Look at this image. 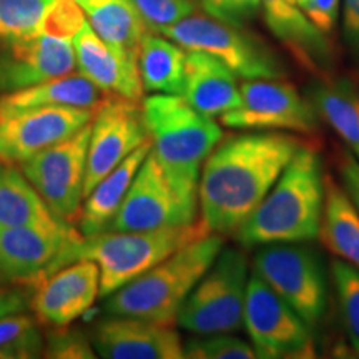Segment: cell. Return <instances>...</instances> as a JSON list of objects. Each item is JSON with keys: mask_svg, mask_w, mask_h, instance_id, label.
<instances>
[{"mask_svg": "<svg viewBox=\"0 0 359 359\" xmlns=\"http://www.w3.org/2000/svg\"><path fill=\"white\" fill-rule=\"evenodd\" d=\"M302 142L288 133L231 135L213 148L200 173L201 223L210 233L230 235L257 210Z\"/></svg>", "mask_w": 359, "mask_h": 359, "instance_id": "6da1fadb", "label": "cell"}, {"mask_svg": "<svg viewBox=\"0 0 359 359\" xmlns=\"http://www.w3.org/2000/svg\"><path fill=\"white\" fill-rule=\"evenodd\" d=\"M325 180L318 151L302 143L262 203L235 231L238 243L253 248L316 240L325 210Z\"/></svg>", "mask_w": 359, "mask_h": 359, "instance_id": "7a4b0ae2", "label": "cell"}, {"mask_svg": "<svg viewBox=\"0 0 359 359\" xmlns=\"http://www.w3.org/2000/svg\"><path fill=\"white\" fill-rule=\"evenodd\" d=\"M151 150L182 203L198 212L200 173L205 160L222 142L212 116L195 110L183 95L154 93L142 107Z\"/></svg>", "mask_w": 359, "mask_h": 359, "instance_id": "3957f363", "label": "cell"}, {"mask_svg": "<svg viewBox=\"0 0 359 359\" xmlns=\"http://www.w3.org/2000/svg\"><path fill=\"white\" fill-rule=\"evenodd\" d=\"M222 250L223 235L206 233L196 238L111 293L103 309L109 316L140 318L173 326L188 294Z\"/></svg>", "mask_w": 359, "mask_h": 359, "instance_id": "277c9868", "label": "cell"}, {"mask_svg": "<svg viewBox=\"0 0 359 359\" xmlns=\"http://www.w3.org/2000/svg\"><path fill=\"white\" fill-rule=\"evenodd\" d=\"M206 233L210 231L203 223L195 222L158 231H102L82 236L65 246L52 273L79 259H90L100 269V298H109L173 251Z\"/></svg>", "mask_w": 359, "mask_h": 359, "instance_id": "5b68a950", "label": "cell"}, {"mask_svg": "<svg viewBox=\"0 0 359 359\" xmlns=\"http://www.w3.org/2000/svg\"><path fill=\"white\" fill-rule=\"evenodd\" d=\"M248 259L240 250L219 251L180 308L177 325L193 334L233 333L243 325Z\"/></svg>", "mask_w": 359, "mask_h": 359, "instance_id": "8992f818", "label": "cell"}, {"mask_svg": "<svg viewBox=\"0 0 359 359\" xmlns=\"http://www.w3.org/2000/svg\"><path fill=\"white\" fill-rule=\"evenodd\" d=\"M185 50L218 58L243 80H276L286 75L281 58L262 39L213 17L190 15L160 32Z\"/></svg>", "mask_w": 359, "mask_h": 359, "instance_id": "52a82bcc", "label": "cell"}, {"mask_svg": "<svg viewBox=\"0 0 359 359\" xmlns=\"http://www.w3.org/2000/svg\"><path fill=\"white\" fill-rule=\"evenodd\" d=\"M255 273L302 320L316 327L327 306V281L320 255L304 243L266 245L255 255Z\"/></svg>", "mask_w": 359, "mask_h": 359, "instance_id": "ba28073f", "label": "cell"}, {"mask_svg": "<svg viewBox=\"0 0 359 359\" xmlns=\"http://www.w3.org/2000/svg\"><path fill=\"white\" fill-rule=\"evenodd\" d=\"M90 130L92 123L20 163L22 173L50 212L70 224L77 222L82 212Z\"/></svg>", "mask_w": 359, "mask_h": 359, "instance_id": "9c48e42d", "label": "cell"}, {"mask_svg": "<svg viewBox=\"0 0 359 359\" xmlns=\"http://www.w3.org/2000/svg\"><path fill=\"white\" fill-rule=\"evenodd\" d=\"M243 325L257 358L313 356L311 327L257 273L248 278Z\"/></svg>", "mask_w": 359, "mask_h": 359, "instance_id": "30bf717a", "label": "cell"}, {"mask_svg": "<svg viewBox=\"0 0 359 359\" xmlns=\"http://www.w3.org/2000/svg\"><path fill=\"white\" fill-rule=\"evenodd\" d=\"M241 102L219 116V123L236 130H290L314 133L318 114L293 83L276 80H245Z\"/></svg>", "mask_w": 359, "mask_h": 359, "instance_id": "8fae6325", "label": "cell"}, {"mask_svg": "<svg viewBox=\"0 0 359 359\" xmlns=\"http://www.w3.org/2000/svg\"><path fill=\"white\" fill-rule=\"evenodd\" d=\"M195 219L196 213L178 198L151 150L105 231H158L187 226Z\"/></svg>", "mask_w": 359, "mask_h": 359, "instance_id": "7c38bea8", "label": "cell"}, {"mask_svg": "<svg viewBox=\"0 0 359 359\" xmlns=\"http://www.w3.org/2000/svg\"><path fill=\"white\" fill-rule=\"evenodd\" d=\"M143 111L138 102L122 97L103 98L92 118L83 196L148 140Z\"/></svg>", "mask_w": 359, "mask_h": 359, "instance_id": "4fadbf2b", "label": "cell"}, {"mask_svg": "<svg viewBox=\"0 0 359 359\" xmlns=\"http://www.w3.org/2000/svg\"><path fill=\"white\" fill-rule=\"evenodd\" d=\"M95 110L42 105L0 115V161L20 165L45 148L70 138L92 122Z\"/></svg>", "mask_w": 359, "mask_h": 359, "instance_id": "5bb4252c", "label": "cell"}, {"mask_svg": "<svg viewBox=\"0 0 359 359\" xmlns=\"http://www.w3.org/2000/svg\"><path fill=\"white\" fill-rule=\"evenodd\" d=\"M82 236L67 222L4 228L0 230V278L34 286L50 275L65 246Z\"/></svg>", "mask_w": 359, "mask_h": 359, "instance_id": "9a60e30c", "label": "cell"}, {"mask_svg": "<svg viewBox=\"0 0 359 359\" xmlns=\"http://www.w3.org/2000/svg\"><path fill=\"white\" fill-rule=\"evenodd\" d=\"M32 288L30 308L37 320L53 327L69 326L100 296V269L90 259H79L45 276Z\"/></svg>", "mask_w": 359, "mask_h": 359, "instance_id": "2e32d148", "label": "cell"}, {"mask_svg": "<svg viewBox=\"0 0 359 359\" xmlns=\"http://www.w3.org/2000/svg\"><path fill=\"white\" fill-rule=\"evenodd\" d=\"M75 67L69 40L37 34L7 42L0 50V92L12 93L47 80L69 75Z\"/></svg>", "mask_w": 359, "mask_h": 359, "instance_id": "e0dca14e", "label": "cell"}, {"mask_svg": "<svg viewBox=\"0 0 359 359\" xmlns=\"http://www.w3.org/2000/svg\"><path fill=\"white\" fill-rule=\"evenodd\" d=\"M92 344L105 359H183L182 338L173 326L140 318L109 316L93 330Z\"/></svg>", "mask_w": 359, "mask_h": 359, "instance_id": "ac0fdd59", "label": "cell"}, {"mask_svg": "<svg viewBox=\"0 0 359 359\" xmlns=\"http://www.w3.org/2000/svg\"><path fill=\"white\" fill-rule=\"evenodd\" d=\"M75 52V64L80 74L95 83L105 95L122 97L140 102L143 83L138 70V58L115 50L85 24L72 40Z\"/></svg>", "mask_w": 359, "mask_h": 359, "instance_id": "d6986e66", "label": "cell"}, {"mask_svg": "<svg viewBox=\"0 0 359 359\" xmlns=\"http://www.w3.org/2000/svg\"><path fill=\"white\" fill-rule=\"evenodd\" d=\"M262 11L271 34L304 69L327 74L333 65V50L326 34L314 27L294 0H262Z\"/></svg>", "mask_w": 359, "mask_h": 359, "instance_id": "ffe728a7", "label": "cell"}, {"mask_svg": "<svg viewBox=\"0 0 359 359\" xmlns=\"http://www.w3.org/2000/svg\"><path fill=\"white\" fill-rule=\"evenodd\" d=\"M183 97L206 116H222L241 102L236 75L223 62L205 52L187 50Z\"/></svg>", "mask_w": 359, "mask_h": 359, "instance_id": "44dd1931", "label": "cell"}, {"mask_svg": "<svg viewBox=\"0 0 359 359\" xmlns=\"http://www.w3.org/2000/svg\"><path fill=\"white\" fill-rule=\"evenodd\" d=\"M151 147L154 145L148 138L93 188L92 193L87 196V201H85L79 218L80 233L83 236H92L107 230V226L118 212L135 175L151 151Z\"/></svg>", "mask_w": 359, "mask_h": 359, "instance_id": "7402d4cb", "label": "cell"}, {"mask_svg": "<svg viewBox=\"0 0 359 359\" xmlns=\"http://www.w3.org/2000/svg\"><path fill=\"white\" fill-rule=\"evenodd\" d=\"M102 90L82 74L62 75L0 98V115L42 105H67L97 110L103 102Z\"/></svg>", "mask_w": 359, "mask_h": 359, "instance_id": "603a6c76", "label": "cell"}, {"mask_svg": "<svg viewBox=\"0 0 359 359\" xmlns=\"http://www.w3.org/2000/svg\"><path fill=\"white\" fill-rule=\"evenodd\" d=\"M318 238L336 258L359 271V212L333 178L325 180V210Z\"/></svg>", "mask_w": 359, "mask_h": 359, "instance_id": "cb8c5ba5", "label": "cell"}, {"mask_svg": "<svg viewBox=\"0 0 359 359\" xmlns=\"http://www.w3.org/2000/svg\"><path fill=\"white\" fill-rule=\"evenodd\" d=\"M90 27L115 50L138 58L148 27L133 0H85Z\"/></svg>", "mask_w": 359, "mask_h": 359, "instance_id": "d4e9b609", "label": "cell"}, {"mask_svg": "<svg viewBox=\"0 0 359 359\" xmlns=\"http://www.w3.org/2000/svg\"><path fill=\"white\" fill-rule=\"evenodd\" d=\"M309 102L359 160V93L346 79L321 77L309 88Z\"/></svg>", "mask_w": 359, "mask_h": 359, "instance_id": "484cf974", "label": "cell"}, {"mask_svg": "<svg viewBox=\"0 0 359 359\" xmlns=\"http://www.w3.org/2000/svg\"><path fill=\"white\" fill-rule=\"evenodd\" d=\"M187 50L173 40L147 34L138 52V70L143 88L154 93L183 95Z\"/></svg>", "mask_w": 359, "mask_h": 359, "instance_id": "4316f807", "label": "cell"}, {"mask_svg": "<svg viewBox=\"0 0 359 359\" xmlns=\"http://www.w3.org/2000/svg\"><path fill=\"white\" fill-rule=\"evenodd\" d=\"M58 222L22 170L0 161V230Z\"/></svg>", "mask_w": 359, "mask_h": 359, "instance_id": "83f0119b", "label": "cell"}, {"mask_svg": "<svg viewBox=\"0 0 359 359\" xmlns=\"http://www.w3.org/2000/svg\"><path fill=\"white\" fill-rule=\"evenodd\" d=\"M45 339L37 323L24 313L0 318V359H32L43 353Z\"/></svg>", "mask_w": 359, "mask_h": 359, "instance_id": "f1b7e54d", "label": "cell"}, {"mask_svg": "<svg viewBox=\"0 0 359 359\" xmlns=\"http://www.w3.org/2000/svg\"><path fill=\"white\" fill-rule=\"evenodd\" d=\"M331 273L349 344L359 356V271L343 259H334Z\"/></svg>", "mask_w": 359, "mask_h": 359, "instance_id": "f546056e", "label": "cell"}, {"mask_svg": "<svg viewBox=\"0 0 359 359\" xmlns=\"http://www.w3.org/2000/svg\"><path fill=\"white\" fill-rule=\"evenodd\" d=\"M52 0H0V40L34 37Z\"/></svg>", "mask_w": 359, "mask_h": 359, "instance_id": "4dcf8cb0", "label": "cell"}, {"mask_svg": "<svg viewBox=\"0 0 359 359\" xmlns=\"http://www.w3.org/2000/svg\"><path fill=\"white\" fill-rule=\"evenodd\" d=\"M188 359H253L257 353L246 341L228 333L196 334L183 344Z\"/></svg>", "mask_w": 359, "mask_h": 359, "instance_id": "1f68e13d", "label": "cell"}, {"mask_svg": "<svg viewBox=\"0 0 359 359\" xmlns=\"http://www.w3.org/2000/svg\"><path fill=\"white\" fill-rule=\"evenodd\" d=\"M83 12L77 0H52L40 20L39 34L70 42L87 24Z\"/></svg>", "mask_w": 359, "mask_h": 359, "instance_id": "d6a6232c", "label": "cell"}, {"mask_svg": "<svg viewBox=\"0 0 359 359\" xmlns=\"http://www.w3.org/2000/svg\"><path fill=\"white\" fill-rule=\"evenodd\" d=\"M151 32L160 34L167 27L195 13L196 0H133Z\"/></svg>", "mask_w": 359, "mask_h": 359, "instance_id": "836d02e7", "label": "cell"}, {"mask_svg": "<svg viewBox=\"0 0 359 359\" xmlns=\"http://www.w3.org/2000/svg\"><path fill=\"white\" fill-rule=\"evenodd\" d=\"M42 358L52 359H90L97 358L92 339L77 330H69V326L55 327V331L47 334Z\"/></svg>", "mask_w": 359, "mask_h": 359, "instance_id": "e575fe53", "label": "cell"}, {"mask_svg": "<svg viewBox=\"0 0 359 359\" xmlns=\"http://www.w3.org/2000/svg\"><path fill=\"white\" fill-rule=\"evenodd\" d=\"M200 6L213 19L245 27L262 11V0H200Z\"/></svg>", "mask_w": 359, "mask_h": 359, "instance_id": "d590c367", "label": "cell"}, {"mask_svg": "<svg viewBox=\"0 0 359 359\" xmlns=\"http://www.w3.org/2000/svg\"><path fill=\"white\" fill-rule=\"evenodd\" d=\"M294 2L323 34H330L334 29L339 15V0H294Z\"/></svg>", "mask_w": 359, "mask_h": 359, "instance_id": "8d00e7d4", "label": "cell"}, {"mask_svg": "<svg viewBox=\"0 0 359 359\" xmlns=\"http://www.w3.org/2000/svg\"><path fill=\"white\" fill-rule=\"evenodd\" d=\"M338 170L343 190L348 193L353 205L359 212V160L349 151H341Z\"/></svg>", "mask_w": 359, "mask_h": 359, "instance_id": "74e56055", "label": "cell"}, {"mask_svg": "<svg viewBox=\"0 0 359 359\" xmlns=\"http://www.w3.org/2000/svg\"><path fill=\"white\" fill-rule=\"evenodd\" d=\"M343 30L349 50L359 62V0H344Z\"/></svg>", "mask_w": 359, "mask_h": 359, "instance_id": "f35d334b", "label": "cell"}, {"mask_svg": "<svg viewBox=\"0 0 359 359\" xmlns=\"http://www.w3.org/2000/svg\"><path fill=\"white\" fill-rule=\"evenodd\" d=\"M27 296L22 290L0 288V318L12 313H20L27 308Z\"/></svg>", "mask_w": 359, "mask_h": 359, "instance_id": "ab89813d", "label": "cell"}, {"mask_svg": "<svg viewBox=\"0 0 359 359\" xmlns=\"http://www.w3.org/2000/svg\"><path fill=\"white\" fill-rule=\"evenodd\" d=\"M77 2H79V4H80V6H82V4H83V2H85V0H77Z\"/></svg>", "mask_w": 359, "mask_h": 359, "instance_id": "60d3db41", "label": "cell"}]
</instances>
